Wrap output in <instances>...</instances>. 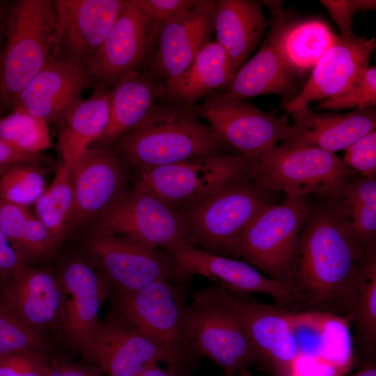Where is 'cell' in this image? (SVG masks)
I'll return each instance as SVG.
<instances>
[{
    "label": "cell",
    "mask_w": 376,
    "mask_h": 376,
    "mask_svg": "<svg viewBox=\"0 0 376 376\" xmlns=\"http://www.w3.org/2000/svg\"><path fill=\"white\" fill-rule=\"evenodd\" d=\"M304 226L290 278L298 303L347 318L356 282L375 246L357 239L329 205L311 213Z\"/></svg>",
    "instance_id": "obj_1"
},
{
    "label": "cell",
    "mask_w": 376,
    "mask_h": 376,
    "mask_svg": "<svg viewBox=\"0 0 376 376\" xmlns=\"http://www.w3.org/2000/svg\"><path fill=\"white\" fill-rule=\"evenodd\" d=\"M194 107L159 102L112 150L139 173L197 157L226 154L230 148Z\"/></svg>",
    "instance_id": "obj_2"
},
{
    "label": "cell",
    "mask_w": 376,
    "mask_h": 376,
    "mask_svg": "<svg viewBox=\"0 0 376 376\" xmlns=\"http://www.w3.org/2000/svg\"><path fill=\"white\" fill-rule=\"evenodd\" d=\"M357 173L335 153L304 144L280 143L255 162L251 178L261 189L285 194L341 196Z\"/></svg>",
    "instance_id": "obj_3"
},
{
    "label": "cell",
    "mask_w": 376,
    "mask_h": 376,
    "mask_svg": "<svg viewBox=\"0 0 376 376\" xmlns=\"http://www.w3.org/2000/svg\"><path fill=\"white\" fill-rule=\"evenodd\" d=\"M54 1L19 0L11 10L0 54V104L11 109L19 93L52 58Z\"/></svg>",
    "instance_id": "obj_4"
},
{
    "label": "cell",
    "mask_w": 376,
    "mask_h": 376,
    "mask_svg": "<svg viewBox=\"0 0 376 376\" xmlns=\"http://www.w3.org/2000/svg\"><path fill=\"white\" fill-rule=\"evenodd\" d=\"M267 192L247 175L180 210L190 243L214 254L230 255L240 236L268 203Z\"/></svg>",
    "instance_id": "obj_5"
},
{
    "label": "cell",
    "mask_w": 376,
    "mask_h": 376,
    "mask_svg": "<svg viewBox=\"0 0 376 376\" xmlns=\"http://www.w3.org/2000/svg\"><path fill=\"white\" fill-rule=\"evenodd\" d=\"M285 195L281 205L267 203L260 210L230 255L242 257L272 279L290 283L300 230L311 207L306 196Z\"/></svg>",
    "instance_id": "obj_6"
},
{
    "label": "cell",
    "mask_w": 376,
    "mask_h": 376,
    "mask_svg": "<svg viewBox=\"0 0 376 376\" xmlns=\"http://www.w3.org/2000/svg\"><path fill=\"white\" fill-rule=\"evenodd\" d=\"M193 109L226 144L253 162L286 140L293 130L288 113H265L224 91L211 93Z\"/></svg>",
    "instance_id": "obj_7"
},
{
    "label": "cell",
    "mask_w": 376,
    "mask_h": 376,
    "mask_svg": "<svg viewBox=\"0 0 376 376\" xmlns=\"http://www.w3.org/2000/svg\"><path fill=\"white\" fill-rule=\"evenodd\" d=\"M96 230L126 237L166 252L190 243L184 218L138 181L96 219Z\"/></svg>",
    "instance_id": "obj_8"
},
{
    "label": "cell",
    "mask_w": 376,
    "mask_h": 376,
    "mask_svg": "<svg viewBox=\"0 0 376 376\" xmlns=\"http://www.w3.org/2000/svg\"><path fill=\"white\" fill-rule=\"evenodd\" d=\"M254 163L240 155H212L152 169L140 173L139 181L180 211L226 184L251 175Z\"/></svg>",
    "instance_id": "obj_9"
},
{
    "label": "cell",
    "mask_w": 376,
    "mask_h": 376,
    "mask_svg": "<svg viewBox=\"0 0 376 376\" xmlns=\"http://www.w3.org/2000/svg\"><path fill=\"white\" fill-rule=\"evenodd\" d=\"M197 292L225 309L240 323L259 361L269 364L276 376L291 371L299 352L289 311L241 299L220 286L213 285Z\"/></svg>",
    "instance_id": "obj_10"
},
{
    "label": "cell",
    "mask_w": 376,
    "mask_h": 376,
    "mask_svg": "<svg viewBox=\"0 0 376 376\" xmlns=\"http://www.w3.org/2000/svg\"><path fill=\"white\" fill-rule=\"evenodd\" d=\"M185 331L188 347L217 363L226 376L259 361L240 323L198 292L188 306Z\"/></svg>",
    "instance_id": "obj_11"
},
{
    "label": "cell",
    "mask_w": 376,
    "mask_h": 376,
    "mask_svg": "<svg viewBox=\"0 0 376 376\" xmlns=\"http://www.w3.org/2000/svg\"><path fill=\"white\" fill-rule=\"evenodd\" d=\"M88 247L110 295L127 294L157 281L174 279L166 251L126 237L96 230Z\"/></svg>",
    "instance_id": "obj_12"
},
{
    "label": "cell",
    "mask_w": 376,
    "mask_h": 376,
    "mask_svg": "<svg viewBox=\"0 0 376 376\" xmlns=\"http://www.w3.org/2000/svg\"><path fill=\"white\" fill-rule=\"evenodd\" d=\"M82 353L107 376H138L159 363L178 371L185 356L118 321L100 322Z\"/></svg>",
    "instance_id": "obj_13"
},
{
    "label": "cell",
    "mask_w": 376,
    "mask_h": 376,
    "mask_svg": "<svg viewBox=\"0 0 376 376\" xmlns=\"http://www.w3.org/2000/svg\"><path fill=\"white\" fill-rule=\"evenodd\" d=\"M182 290L170 280L113 295L117 321L166 345L188 349L185 323L188 306Z\"/></svg>",
    "instance_id": "obj_14"
},
{
    "label": "cell",
    "mask_w": 376,
    "mask_h": 376,
    "mask_svg": "<svg viewBox=\"0 0 376 376\" xmlns=\"http://www.w3.org/2000/svg\"><path fill=\"white\" fill-rule=\"evenodd\" d=\"M166 253L171 261L174 279L182 281L198 275L228 291L265 294L282 306L298 303L290 283L272 279L247 263L210 253L191 243Z\"/></svg>",
    "instance_id": "obj_15"
},
{
    "label": "cell",
    "mask_w": 376,
    "mask_h": 376,
    "mask_svg": "<svg viewBox=\"0 0 376 376\" xmlns=\"http://www.w3.org/2000/svg\"><path fill=\"white\" fill-rule=\"evenodd\" d=\"M126 3L127 0L54 1L52 58L60 57L87 65Z\"/></svg>",
    "instance_id": "obj_16"
},
{
    "label": "cell",
    "mask_w": 376,
    "mask_h": 376,
    "mask_svg": "<svg viewBox=\"0 0 376 376\" xmlns=\"http://www.w3.org/2000/svg\"><path fill=\"white\" fill-rule=\"evenodd\" d=\"M157 30L137 6L127 3L87 66L96 84L113 86L126 74L148 62Z\"/></svg>",
    "instance_id": "obj_17"
},
{
    "label": "cell",
    "mask_w": 376,
    "mask_h": 376,
    "mask_svg": "<svg viewBox=\"0 0 376 376\" xmlns=\"http://www.w3.org/2000/svg\"><path fill=\"white\" fill-rule=\"evenodd\" d=\"M65 302L59 276L47 270L23 263L0 276V306L40 333L62 324Z\"/></svg>",
    "instance_id": "obj_18"
},
{
    "label": "cell",
    "mask_w": 376,
    "mask_h": 376,
    "mask_svg": "<svg viewBox=\"0 0 376 376\" xmlns=\"http://www.w3.org/2000/svg\"><path fill=\"white\" fill-rule=\"evenodd\" d=\"M70 226L97 219L126 192L123 161L111 148H88L70 168Z\"/></svg>",
    "instance_id": "obj_19"
},
{
    "label": "cell",
    "mask_w": 376,
    "mask_h": 376,
    "mask_svg": "<svg viewBox=\"0 0 376 376\" xmlns=\"http://www.w3.org/2000/svg\"><path fill=\"white\" fill-rule=\"evenodd\" d=\"M263 3L272 13L267 36L224 92L240 100L276 94L282 97L283 107L300 92L297 78L286 68L278 49L280 33L290 14L285 11L281 1H263Z\"/></svg>",
    "instance_id": "obj_20"
},
{
    "label": "cell",
    "mask_w": 376,
    "mask_h": 376,
    "mask_svg": "<svg viewBox=\"0 0 376 376\" xmlns=\"http://www.w3.org/2000/svg\"><path fill=\"white\" fill-rule=\"evenodd\" d=\"M95 80L87 65L60 57L49 60L15 98L13 109L47 123H58L82 100L83 91Z\"/></svg>",
    "instance_id": "obj_21"
},
{
    "label": "cell",
    "mask_w": 376,
    "mask_h": 376,
    "mask_svg": "<svg viewBox=\"0 0 376 376\" xmlns=\"http://www.w3.org/2000/svg\"><path fill=\"white\" fill-rule=\"evenodd\" d=\"M215 3L214 0H200L159 29L148 62L152 76L164 81L179 75L212 41Z\"/></svg>",
    "instance_id": "obj_22"
},
{
    "label": "cell",
    "mask_w": 376,
    "mask_h": 376,
    "mask_svg": "<svg viewBox=\"0 0 376 376\" xmlns=\"http://www.w3.org/2000/svg\"><path fill=\"white\" fill-rule=\"evenodd\" d=\"M375 47V38L336 35L333 45L312 69L299 94L283 107L285 113L289 115L308 107L311 102L343 93L369 66Z\"/></svg>",
    "instance_id": "obj_23"
},
{
    "label": "cell",
    "mask_w": 376,
    "mask_h": 376,
    "mask_svg": "<svg viewBox=\"0 0 376 376\" xmlns=\"http://www.w3.org/2000/svg\"><path fill=\"white\" fill-rule=\"evenodd\" d=\"M58 276L65 295L62 326L70 343L83 352L100 322V308L110 290L99 272L82 260L68 263Z\"/></svg>",
    "instance_id": "obj_24"
},
{
    "label": "cell",
    "mask_w": 376,
    "mask_h": 376,
    "mask_svg": "<svg viewBox=\"0 0 376 376\" xmlns=\"http://www.w3.org/2000/svg\"><path fill=\"white\" fill-rule=\"evenodd\" d=\"M293 130L282 144H304L335 153L375 130V107L347 113H318L306 108L289 114Z\"/></svg>",
    "instance_id": "obj_25"
},
{
    "label": "cell",
    "mask_w": 376,
    "mask_h": 376,
    "mask_svg": "<svg viewBox=\"0 0 376 376\" xmlns=\"http://www.w3.org/2000/svg\"><path fill=\"white\" fill-rule=\"evenodd\" d=\"M236 72L222 47L210 41L179 75L162 81V102L194 107L203 97L225 89Z\"/></svg>",
    "instance_id": "obj_26"
},
{
    "label": "cell",
    "mask_w": 376,
    "mask_h": 376,
    "mask_svg": "<svg viewBox=\"0 0 376 376\" xmlns=\"http://www.w3.org/2000/svg\"><path fill=\"white\" fill-rule=\"evenodd\" d=\"M162 81L141 70L130 72L111 88L109 121L97 148H110L140 124L162 100Z\"/></svg>",
    "instance_id": "obj_27"
},
{
    "label": "cell",
    "mask_w": 376,
    "mask_h": 376,
    "mask_svg": "<svg viewBox=\"0 0 376 376\" xmlns=\"http://www.w3.org/2000/svg\"><path fill=\"white\" fill-rule=\"evenodd\" d=\"M263 1H216L213 26L216 42L225 50L237 72L260 43L269 22Z\"/></svg>",
    "instance_id": "obj_28"
},
{
    "label": "cell",
    "mask_w": 376,
    "mask_h": 376,
    "mask_svg": "<svg viewBox=\"0 0 376 376\" xmlns=\"http://www.w3.org/2000/svg\"><path fill=\"white\" fill-rule=\"evenodd\" d=\"M111 88L96 84L93 93L72 107L58 123L61 164L70 169L81 155L97 142L109 121Z\"/></svg>",
    "instance_id": "obj_29"
},
{
    "label": "cell",
    "mask_w": 376,
    "mask_h": 376,
    "mask_svg": "<svg viewBox=\"0 0 376 376\" xmlns=\"http://www.w3.org/2000/svg\"><path fill=\"white\" fill-rule=\"evenodd\" d=\"M336 36L321 20H295L289 15L278 41L279 54L288 70L298 78L315 67Z\"/></svg>",
    "instance_id": "obj_30"
},
{
    "label": "cell",
    "mask_w": 376,
    "mask_h": 376,
    "mask_svg": "<svg viewBox=\"0 0 376 376\" xmlns=\"http://www.w3.org/2000/svg\"><path fill=\"white\" fill-rule=\"evenodd\" d=\"M0 223L24 263L41 260L58 247L44 224L28 207L0 200Z\"/></svg>",
    "instance_id": "obj_31"
},
{
    "label": "cell",
    "mask_w": 376,
    "mask_h": 376,
    "mask_svg": "<svg viewBox=\"0 0 376 376\" xmlns=\"http://www.w3.org/2000/svg\"><path fill=\"white\" fill-rule=\"evenodd\" d=\"M361 243L375 246L376 179L357 177L328 205Z\"/></svg>",
    "instance_id": "obj_32"
},
{
    "label": "cell",
    "mask_w": 376,
    "mask_h": 376,
    "mask_svg": "<svg viewBox=\"0 0 376 376\" xmlns=\"http://www.w3.org/2000/svg\"><path fill=\"white\" fill-rule=\"evenodd\" d=\"M347 318L355 326L359 345L373 357L376 345V255L369 257L350 298Z\"/></svg>",
    "instance_id": "obj_33"
},
{
    "label": "cell",
    "mask_w": 376,
    "mask_h": 376,
    "mask_svg": "<svg viewBox=\"0 0 376 376\" xmlns=\"http://www.w3.org/2000/svg\"><path fill=\"white\" fill-rule=\"evenodd\" d=\"M72 204L70 169L61 163L52 184L34 203L35 214L58 246L70 226Z\"/></svg>",
    "instance_id": "obj_34"
},
{
    "label": "cell",
    "mask_w": 376,
    "mask_h": 376,
    "mask_svg": "<svg viewBox=\"0 0 376 376\" xmlns=\"http://www.w3.org/2000/svg\"><path fill=\"white\" fill-rule=\"evenodd\" d=\"M0 136L15 149L40 154L52 146L47 123L22 110L0 117Z\"/></svg>",
    "instance_id": "obj_35"
},
{
    "label": "cell",
    "mask_w": 376,
    "mask_h": 376,
    "mask_svg": "<svg viewBox=\"0 0 376 376\" xmlns=\"http://www.w3.org/2000/svg\"><path fill=\"white\" fill-rule=\"evenodd\" d=\"M46 188L44 176L31 163L15 164L0 176V200L16 205H34Z\"/></svg>",
    "instance_id": "obj_36"
},
{
    "label": "cell",
    "mask_w": 376,
    "mask_h": 376,
    "mask_svg": "<svg viewBox=\"0 0 376 376\" xmlns=\"http://www.w3.org/2000/svg\"><path fill=\"white\" fill-rule=\"evenodd\" d=\"M376 104V68L368 66L343 93L322 100L316 107L318 111H340L347 109L362 110Z\"/></svg>",
    "instance_id": "obj_37"
},
{
    "label": "cell",
    "mask_w": 376,
    "mask_h": 376,
    "mask_svg": "<svg viewBox=\"0 0 376 376\" xmlns=\"http://www.w3.org/2000/svg\"><path fill=\"white\" fill-rule=\"evenodd\" d=\"M49 344L42 333L24 324L0 306V356L31 351L46 354Z\"/></svg>",
    "instance_id": "obj_38"
},
{
    "label": "cell",
    "mask_w": 376,
    "mask_h": 376,
    "mask_svg": "<svg viewBox=\"0 0 376 376\" xmlns=\"http://www.w3.org/2000/svg\"><path fill=\"white\" fill-rule=\"evenodd\" d=\"M52 363L45 354L15 352L0 356V376H47Z\"/></svg>",
    "instance_id": "obj_39"
},
{
    "label": "cell",
    "mask_w": 376,
    "mask_h": 376,
    "mask_svg": "<svg viewBox=\"0 0 376 376\" xmlns=\"http://www.w3.org/2000/svg\"><path fill=\"white\" fill-rule=\"evenodd\" d=\"M341 159L344 164L361 177H375L376 131L360 137L345 150Z\"/></svg>",
    "instance_id": "obj_40"
},
{
    "label": "cell",
    "mask_w": 376,
    "mask_h": 376,
    "mask_svg": "<svg viewBox=\"0 0 376 376\" xmlns=\"http://www.w3.org/2000/svg\"><path fill=\"white\" fill-rule=\"evenodd\" d=\"M333 21L345 37L354 36L352 22L359 12L375 10V0H321Z\"/></svg>",
    "instance_id": "obj_41"
},
{
    "label": "cell",
    "mask_w": 376,
    "mask_h": 376,
    "mask_svg": "<svg viewBox=\"0 0 376 376\" xmlns=\"http://www.w3.org/2000/svg\"><path fill=\"white\" fill-rule=\"evenodd\" d=\"M140 10L157 30L166 22L196 6L200 0H135Z\"/></svg>",
    "instance_id": "obj_42"
},
{
    "label": "cell",
    "mask_w": 376,
    "mask_h": 376,
    "mask_svg": "<svg viewBox=\"0 0 376 376\" xmlns=\"http://www.w3.org/2000/svg\"><path fill=\"white\" fill-rule=\"evenodd\" d=\"M291 371L301 376H344L347 372L319 359L299 355Z\"/></svg>",
    "instance_id": "obj_43"
},
{
    "label": "cell",
    "mask_w": 376,
    "mask_h": 376,
    "mask_svg": "<svg viewBox=\"0 0 376 376\" xmlns=\"http://www.w3.org/2000/svg\"><path fill=\"white\" fill-rule=\"evenodd\" d=\"M40 154H28L21 152L0 136V166H13L21 163H32L40 161Z\"/></svg>",
    "instance_id": "obj_44"
},
{
    "label": "cell",
    "mask_w": 376,
    "mask_h": 376,
    "mask_svg": "<svg viewBox=\"0 0 376 376\" xmlns=\"http://www.w3.org/2000/svg\"><path fill=\"white\" fill-rule=\"evenodd\" d=\"M22 263L0 223V276L11 272Z\"/></svg>",
    "instance_id": "obj_45"
},
{
    "label": "cell",
    "mask_w": 376,
    "mask_h": 376,
    "mask_svg": "<svg viewBox=\"0 0 376 376\" xmlns=\"http://www.w3.org/2000/svg\"><path fill=\"white\" fill-rule=\"evenodd\" d=\"M62 376H100L102 372L97 366L61 363Z\"/></svg>",
    "instance_id": "obj_46"
},
{
    "label": "cell",
    "mask_w": 376,
    "mask_h": 376,
    "mask_svg": "<svg viewBox=\"0 0 376 376\" xmlns=\"http://www.w3.org/2000/svg\"><path fill=\"white\" fill-rule=\"evenodd\" d=\"M138 376H178V371L170 368H162L159 364H154Z\"/></svg>",
    "instance_id": "obj_47"
},
{
    "label": "cell",
    "mask_w": 376,
    "mask_h": 376,
    "mask_svg": "<svg viewBox=\"0 0 376 376\" xmlns=\"http://www.w3.org/2000/svg\"><path fill=\"white\" fill-rule=\"evenodd\" d=\"M351 376H376V366L371 359H367L361 367Z\"/></svg>",
    "instance_id": "obj_48"
},
{
    "label": "cell",
    "mask_w": 376,
    "mask_h": 376,
    "mask_svg": "<svg viewBox=\"0 0 376 376\" xmlns=\"http://www.w3.org/2000/svg\"><path fill=\"white\" fill-rule=\"evenodd\" d=\"M47 376H62L61 363L53 362Z\"/></svg>",
    "instance_id": "obj_49"
},
{
    "label": "cell",
    "mask_w": 376,
    "mask_h": 376,
    "mask_svg": "<svg viewBox=\"0 0 376 376\" xmlns=\"http://www.w3.org/2000/svg\"><path fill=\"white\" fill-rule=\"evenodd\" d=\"M233 376H254L251 374L247 369H242L235 373Z\"/></svg>",
    "instance_id": "obj_50"
},
{
    "label": "cell",
    "mask_w": 376,
    "mask_h": 376,
    "mask_svg": "<svg viewBox=\"0 0 376 376\" xmlns=\"http://www.w3.org/2000/svg\"><path fill=\"white\" fill-rule=\"evenodd\" d=\"M12 166H0V176L5 173Z\"/></svg>",
    "instance_id": "obj_51"
},
{
    "label": "cell",
    "mask_w": 376,
    "mask_h": 376,
    "mask_svg": "<svg viewBox=\"0 0 376 376\" xmlns=\"http://www.w3.org/2000/svg\"><path fill=\"white\" fill-rule=\"evenodd\" d=\"M3 9H2V3L0 2V24L3 19Z\"/></svg>",
    "instance_id": "obj_52"
},
{
    "label": "cell",
    "mask_w": 376,
    "mask_h": 376,
    "mask_svg": "<svg viewBox=\"0 0 376 376\" xmlns=\"http://www.w3.org/2000/svg\"><path fill=\"white\" fill-rule=\"evenodd\" d=\"M283 376H301V375H297V374L290 371V372L288 373L287 374H285V375H284Z\"/></svg>",
    "instance_id": "obj_53"
},
{
    "label": "cell",
    "mask_w": 376,
    "mask_h": 376,
    "mask_svg": "<svg viewBox=\"0 0 376 376\" xmlns=\"http://www.w3.org/2000/svg\"><path fill=\"white\" fill-rule=\"evenodd\" d=\"M1 109H3V108H2L1 105L0 104V111H1Z\"/></svg>",
    "instance_id": "obj_54"
}]
</instances>
